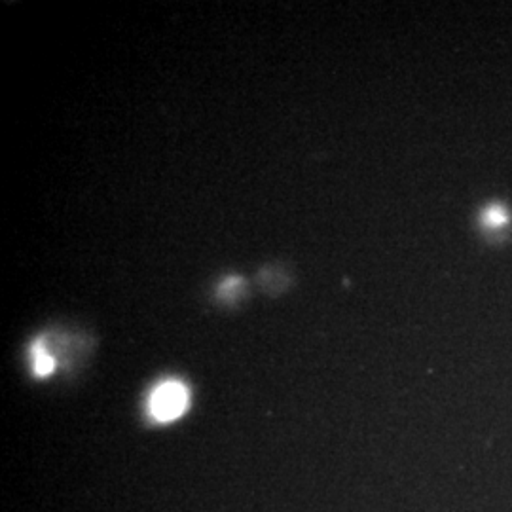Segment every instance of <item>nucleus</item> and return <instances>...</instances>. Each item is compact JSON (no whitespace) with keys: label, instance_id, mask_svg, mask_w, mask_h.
Wrapping results in <instances>:
<instances>
[{"label":"nucleus","instance_id":"f03ea898","mask_svg":"<svg viewBox=\"0 0 512 512\" xmlns=\"http://www.w3.org/2000/svg\"><path fill=\"white\" fill-rule=\"evenodd\" d=\"M31 359H33V366H35V374L44 378L48 374H52L55 368L54 357L46 351V348L37 342L33 348H31Z\"/></svg>","mask_w":512,"mask_h":512},{"label":"nucleus","instance_id":"f257e3e1","mask_svg":"<svg viewBox=\"0 0 512 512\" xmlns=\"http://www.w3.org/2000/svg\"><path fill=\"white\" fill-rule=\"evenodd\" d=\"M188 389L177 380L158 385L148 399V412L154 420L173 421L181 418L188 408Z\"/></svg>","mask_w":512,"mask_h":512}]
</instances>
